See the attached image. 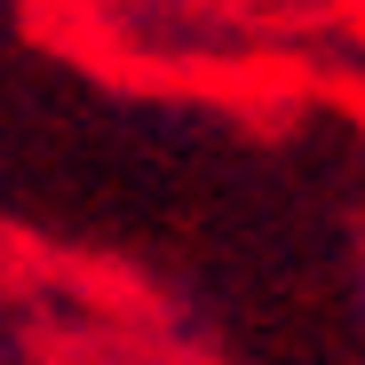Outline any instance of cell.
Wrapping results in <instances>:
<instances>
[{
    "instance_id": "1",
    "label": "cell",
    "mask_w": 365,
    "mask_h": 365,
    "mask_svg": "<svg viewBox=\"0 0 365 365\" xmlns=\"http://www.w3.org/2000/svg\"><path fill=\"white\" fill-rule=\"evenodd\" d=\"M357 318H365V262H357Z\"/></svg>"
},
{
    "instance_id": "2",
    "label": "cell",
    "mask_w": 365,
    "mask_h": 365,
    "mask_svg": "<svg viewBox=\"0 0 365 365\" xmlns=\"http://www.w3.org/2000/svg\"><path fill=\"white\" fill-rule=\"evenodd\" d=\"M0 365H9V357H0Z\"/></svg>"
}]
</instances>
